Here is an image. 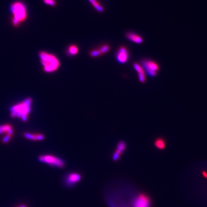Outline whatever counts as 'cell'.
Returning <instances> with one entry per match:
<instances>
[{
    "label": "cell",
    "instance_id": "cell-1",
    "mask_svg": "<svg viewBox=\"0 0 207 207\" xmlns=\"http://www.w3.org/2000/svg\"><path fill=\"white\" fill-rule=\"evenodd\" d=\"M10 8L13 15L12 24L15 27H17L27 18V9L24 3L20 1L13 2Z\"/></svg>",
    "mask_w": 207,
    "mask_h": 207
},
{
    "label": "cell",
    "instance_id": "cell-2",
    "mask_svg": "<svg viewBox=\"0 0 207 207\" xmlns=\"http://www.w3.org/2000/svg\"><path fill=\"white\" fill-rule=\"evenodd\" d=\"M39 57L45 72L52 73L59 68L60 66L59 60L53 54L47 52L41 51L39 53Z\"/></svg>",
    "mask_w": 207,
    "mask_h": 207
},
{
    "label": "cell",
    "instance_id": "cell-3",
    "mask_svg": "<svg viewBox=\"0 0 207 207\" xmlns=\"http://www.w3.org/2000/svg\"><path fill=\"white\" fill-rule=\"evenodd\" d=\"M32 99L27 98L23 102L16 105L11 108V116H18L24 121L27 120L31 108Z\"/></svg>",
    "mask_w": 207,
    "mask_h": 207
},
{
    "label": "cell",
    "instance_id": "cell-4",
    "mask_svg": "<svg viewBox=\"0 0 207 207\" xmlns=\"http://www.w3.org/2000/svg\"><path fill=\"white\" fill-rule=\"evenodd\" d=\"M39 160L52 167L56 168H63L65 165V162L62 159L51 154L41 155L39 157Z\"/></svg>",
    "mask_w": 207,
    "mask_h": 207
},
{
    "label": "cell",
    "instance_id": "cell-5",
    "mask_svg": "<svg viewBox=\"0 0 207 207\" xmlns=\"http://www.w3.org/2000/svg\"><path fill=\"white\" fill-rule=\"evenodd\" d=\"M141 66L147 74L151 77H155L159 70V66L156 62L150 59H145L141 62Z\"/></svg>",
    "mask_w": 207,
    "mask_h": 207
},
{
    "label": "cell",
    "instance_id": "cell-6",
    "mask_svg": "<svg viewBox=\"0 0 207 207\" xmlns=\"http://www.w3.org/2000/svg\"><path fill=\"white\" fill-rule=\"evenodd\" d=\"M151 205L150 199L144 194L138 195L132 202V207H151Z\"/></svg>",
    "mask_w": 207,
    "mask_h": 207
},
{
    "label": "cell",
    "instance_id": "cell-7",
    "mask_svg": "<svg viewBox=\"0 0 207 207\" xmlns=\"http://www.w3.org/2000/svg\"><path fill=\"white\" fill-rule=\"evenodd\" d=\"M81 175L77 172H70L65 178V184L68 187H72L76 185L81 180Z\"/></svg>",
    "mask_w": 207,
    "mask_h": 207
},
{
    "label": "cell",
    "instance_id": "cell-8",
    "mask_svg": "<svg viewBox=\"0 0 207 207\" xmlns=\"http://www.w3.org/2000/svg\"><path fill=\"white\" fill-rule=\"evenodd\" d=\"M129 54L128 50L125 47H121L116 54L117 60L120 63H125L129 59Z\"/></svg>",
    "mask_w": 207,
    "mask_h": 207
},
{
    "label": "cell",
    "instance_id": "cell-9",
    "mask_svg": "<svg viewBox=\"0 0 207 207\" xmlns=\"http://www.w3.org/2000/svg\"><path fill=\"white\" fill-rule=\"evenodd\" d=\"M126 149V144L124 141H120L116 147L115 152L113 155V159L114 161H118L120 159L121 155L122 154Z\"/></svg>",
    "mask_w": 207,
    "mask_h": 207
},
{
    "label": "cell",
    "instance_id": "cell-10",
    "mask_svg": "<svg viewBox=\"0 0 207 207\" xmlns=\"http://www.w3.org/2000/svg\"><path fill=\"white\" fill-rule=\"evenodd\" d=\"M133 67L138 73V78L140 82H141V83H144L146 79V72L143 67L141 65L137 63L133 64Z\"/></svg>",
    "mask_w": 207,
    "mask_h": 207
},
{
    "label": "cell",
    "instance_id": "cell-11",
    "mask_svg": "<svg viewBox=\"0 0 207 207\" xmlns=\"http://www.w3.org/2000/svg\"><path fill=\"white\" fill-rule=\"evenodd\" d=\"M126 37L129 41L136 44H140L143 42V39L140 35L134 32L128 33Z\"/></svg>",
    "mask_w": 207,
    "mask_h": 207
},
{
    "label": "cell",
    "instance_id": "cell-12",
    "mask_svg": "<svg viewBox=\"0 0 207 207\" xmlns=\"http://www.w3.org/2000/svg\"><path fill=\"white\" fill-rule=\"evenodd\" d=\"M25 137L28 139L35 141H41L45 139V136L42 134H32L26 133L24 134Z\"/></svg>",
    "mask_w": 207,
    "mask_h": 207
},
{
    "label": "cell",
    "instance_id": "cell-13",
    "mask_svg": "<svg viewBox=\"0 0 207 207\" xmlns=\"http://www.w3.org/2000/svg\"><path fill=\"white\" fill-rule=\"evenodd\" d=\"M3 133H6V134L8 135H13V130H12V127L8 124L1 126H0V134Z\"/></svg>",
    "mask_w": 207,
    "mask_h": 207
},
{
    "label": "cell",
    "instance_id": "cell-14",
    "mask_svg": "<svg viewBox=\"0 0 207 207\" xmlns=\"http://www.w3.org/2000/svg\"><path fill=\"white\" fill-rule=\"evenodd\" d=\"M154 145L159 150H163L165 147V142L162 138H158L154 142Z\"/></svg>",
    "mask_w": 207,
    "mask_h": 207
},
{
    "label": "cell",
    "instance_id": "cell-15",
    "mask_svg": "<svg viewBox=\"0 0 207 207\" xmlns=\"http://www.w3.org/2000/svg\"><path fill=\"white\" fill-rule=\"evenodd\" d=\"M78 51H79L78 47L75 45H72L68 47V53L71 56H75L78 53Z\"/></svg>",
    "mask_w": 207,
    "mask_h": 207
},
{
    "label": "cell",
    "instance_id": "cell-16",
    "mask_svg": "<svg viewBox=\"0 0 207 207\" xmlns=\"http://www.w3.org/2000/svg\"><path fill=\"white\" fill-rule=\"evenodd\" d=\"M88 1L92 4L94 7L98 12H102L104 11L103 7L97 2V0H88Z\"/></svg>",
    "mask_w": 207,
    "mask_h": 207
},
{
    "label": "cell",
    "instance_id": "cell-17",
    "mask_svg": "<svg viewBox=\"0 0 207 207\" xmlns=\"http://www.w3.org/2000/svg\"><path fill=\"white\" fill-rule=\"evenodd\" d=\"M99 50L100 51L101 54H106L108 53L110 50V47L108 45H104L101 47L100 48H99Z\"/></svg>",
    "mask_w": 207,
    "mask_h": 207
},
{
    "label": "cell",
    "instance_id": "cell-18",
    "mask_svg": "<svg viewBox=\"0 0 207 207\" xmlns=\"http://www.w3.org/2000/svg\"><path fill=\"white\" fill-rule=\"evenodd\" d=\"M90 55L92 57H97L101 55L100 51L99 49H96V50H93L91 51L90 52Z\"/></svg>",
    "mask_w": 207,
    "mask_h": 207
},
{
    "label": "cell",
    "instance_id": "cell-19",
    "mask_svg": "<svg viewBox=\"0 0 207 207\" xmlns=\"http://www.w3.org/2000/svg\"><path fill=\"white\" fill-rule=\"evenodd\" d=\"M43 2L45 4L51 6H56V2L55 0H43Z\"/></svg>",
    "mask_w": 207,
    "mask_h": 207
},
{
    "label": "cell",
    "instance_id": "cell-20",
    "mask_svg": "<svg viewBox=\"0 0 207 207\" xmlns=\"http://www.w3.org/2000/svg\"><path fill=\"white\" fill-rule=\"evenodd\" d=\"M17 207H28V206L26 205H25V204H22V205H19Z\"/></svg>",
    "mask_w": 207,
    "mask_h": 207
},
{
    "label": "cell",
    "instance_id": "cell-21",
    "mask_svg": "<svg viewBox=\"0 0 207 207\" xmlns=\"http://www.w3.org/2000/svg\"><path fill=\"white\" fill-rule=\"evenodd\" d=\"M203 175L204 177H207V172H203Z\"/></svg>",
    "mask_w": 207,
    "mask_h": 207
}]
</instances>
